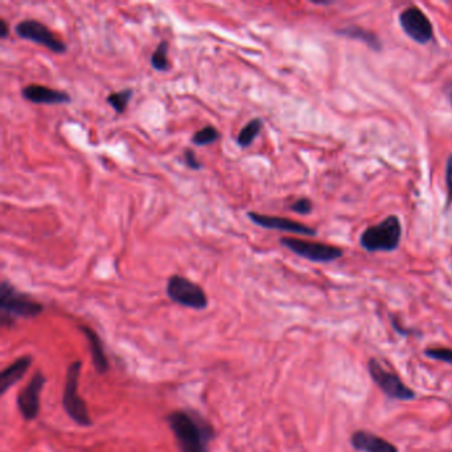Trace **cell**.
<instances>
[{
  "label": "cell",
  "instance_id": "obj_1",
  "mask_svg": "<svg viewBox=\"0 0 452 452\" xmlns=\"http://www.w3.org/2000/svg\"><path fill=\"white\" fill-rule=\"evenodd\" d=\"M179 452H207L214 439V428L194 411H173L167 415Z\"/></svg>",
  "mask_w": 452,
  "mask_h": 452
},
{
  "label": "cell",
  "instance_id": "obj_2",
  "mask_svg": "<svg viewBox=\"0 0 452 452\" xmlns=\"http://www.w3.org/2000/svg\"><path fill=\"white\" fill-rule=\"evenodd\" d=\"M402 239V224L396 215H389L381 223L368 227L359 236V244L369 252H393Z\"/></svg>",
  "mask_w": 452,
  "mask_h": 452
},
{
  "label": "cell",
  "instance_id": "obj_3",
  "mask_svg": "<svg viewBox=\"0 0 452 452\" xmlns=\"http://www.w3.org/2000/svg\"><path fill=\"white\" fill-rule=\"evenodd\" d=\"M81 362H72L67 370L64 393H63V407L68 414L69 418L81 427L92 426V418L86 407V403L82 400L79 393Z\"/></svg>",
  "mask_w": 452,
  "mask_h": 452
},
{
  "label": "cell",
  "instance_id": "obj_4",
  "mask_svg": "<svg viewBox=\"0 0 452 452\" xmlns=\"http://www.w3.org/2000/svg\"><path fill=\"white\" fill-rule=\"evenodd\" d=\"M40 302L33 300L26 293L19 292L16 288L3 280L0 284V311L3 318L8 317H23L32 318L40 315L42 312Z\"/></svg>",
  "mask_w": 452,
  "mask_h": 452
},
{
  "label": "cell",
  "instance_id": "obj_5",
  "mask_svg": "<svg viewBox=\"0 0 452 452\" xmlns=\"http://www.w3.org/2000/svg\"><path fill=\"white\" fill-rule=\"evenodd\" d=\"M366 366L373 382L380 387L386 397L396 400H414L416 398V393L394 371L386 369L377 358H369Z\"/></svg>",
  "mask_w": 452,
  "mask_h": 452
},
{
  "label": "cell",
  "instance_id": "obj_6",
  "mask_svg": "<svg viewBox=\"0 0 452 452\" xmlns=\"http://www.w3.org/2000/svg\"><path fill=\"white\" fill-rule=\"evenodd\" d=\"M166 293L171 302L195 311L205 309L208 305L203 288L180 274H174L167 280Z\"/></svg>",
  "mask_w": 452,
  "mask_h": 452
},
{
  "label": "cell",
  "instance_id": "obj_7",
  "mask_svg": "<svg viewBox=\"0 0 452 452\" xmlns=\"http://www.w3.org/2000/svg\"><path fill=\"white\" fill-rule=\"evenodd\" d=\"M280 244L302 259L313 263H332L343 256V251L340 247L308 242L296 237H281Z\"/></svg>",
  "mask_w": 452,
  "mask_h": 452
},
{
  "label": "cell",
  "instance_id": "obj_8",
  "mask_svg": "<svg viewBox=\"0 0 452 452\" xmlns=\"http://www.w3.org/2000/svg\"><path fill=\"white\" fill-rule=\"evenodd\" d=\"M15 33L20 39L36 42L57 55H63L67 52L65 42L60 40L49 28L38 20L26 19L19 22L15 26Z\"/></svg>",
  "mask_w": 452,
  "mask_h": 452
},
{
  "label": "cell",
  "instance_id": "obj_9",
  "mask_svg": "<svg viewBox=\"0 0 452 452\" xmlns=\"http://www.w3.org/2000/svg\"><path fill=\"white\" fill-rule=\"evenodd\" d=\"M399 26L411 40L426 45L434 39V27L425 13L411 6L399 14Z\"/></svg>",
  "mask_w": 452,
  "mask_h": 452
},
{
  "label": "cell",
  "instance_id": "obj_10",
  "mask_svg": "<svg viewBox=\"0 0 452 452\" xmlns=\"http://www.w3.org/2000/svg\"><path fill=\"white\" fill-rule=\"evenodd\" d=\"M45 384V377L40 371L35 373L32 380L17 396V409L26 421H33L40 412V393Z\"/></svg>",
  "mask_w": 452,
  "mask_h": 452
},
{
  "label": "cell",
  "instance_id": "obj_11",
  "mask_svg": "<svg viewBox=\"0 0 452 452\" xmlns=\"http://www.w3.org/2000/svg\"><path fill=\"white\" fill-rule=\"evenodd\" d=\"M247 217L249 218V220L254 224L259 226L261 228L297 233V235H304V236H315L317 235L315 228L305 226L300 221L288 219V218H283V217H270V215H263V214L254 212V211H249L247 214Z\"/></svg>",
  "mask_w": 452,
  "mask_h": 452
},
{
  "label": "cell",
  "instance_id": "obj_12",
  "mask_svg": "<svg viewBox=\"0 0 452 452\" xmlns=\"http://www.w3.org/2000/svg\"><path fill=\"white\" fill-rule=\"evenodd\" d=\"M22 97L36 105H65L72 97L65 91H59L39 84H29L22 89Z\"/></svg>",
  "mask_w": 452,
  "mask_h": 452
},
{
  "label": "cell",
  "instance_id": "obj_13",
  "mask_svg": "<svg viewBox=\"0 0 452 452\" xmlns=\"http://www.w3.org/2000/svg\"><path fill=\"white\" fill-rule=\"evenodd\" d=\"M350 444L358 452H399L397 446L368 430H357L350 437Z\"/></svg>",
  "mask_w": 452,
  "mask_h": 452
},
{
  "label": "cell",
  "instance_id": "obj_14",
  "mask_svg": "<svg viewBox=\"0 0 452 452\" xmlns=\"http://www.w3.org/2000/svg\"><path fill=\"white\" fill-rule=\"evenodd\" d=\"M32 364V358L29 356H23L17 358L8 368L3 370L0 375V393L4 394L10 387L17 384L27 373Z\"/></svg>",
  "mask_w": 452,
  "mask_h": 452
},
{
  "label": "cell",
  "instance_id": "obj_15",
  "mask_svg": "<svg viewBox=\"0 0 452 452\" xmlns=\"http://www.w3.org/2000/svg\"><path fill=\"white\" fill-rule=\"evenodd\" d=\"M336 35L348 38L352 40L362 41L365 45H368L370 49L374 52H381L384 48L382 40L377 33L369 31L366 28L358 27V26H349V27L340 28L336 31Z\"/></svg>",
  "mask_w": 452,
  "mask_h": 452
},
{
  "label": "cell",
  "instance_id": "obj_16",
  "mask_svg": "<svg viewBox=\"0 0 452 452\" xmlns=\"http://www.w3.org/2000/svg\"><path fill=\"white\" fill-rule=\"evenodd\" d=\"M80 329H81L84 336L86 337L88 343H89L93 366H95L97 373L98 374L107 373L109 369V362H108V358L105 354V350H104V345H102V341L100 340L98 334L95 330H92L88 327H80Z\"/></svg>",
  "mask_w": 452,
  "mask_h": 452
},
{
  "label": "cell",
  "instance_id": "obj_17",
  "mask_svg": "<svg viewBox=\"0 0 452 452\" xmlns=\"http://www.w3.org/2000/svg\"><path fill=\"white\" fill-rule=\"evenodd\" d=\"M263 120L256 117V118H252L251 121L242 127V130L239 132L237 137H236V143L242 148V149H247L249 148L254 141L258 138V136L260 134L261 129H263Z\"/></svg>",
  "mask_w": 452,
  "mask_h": 452
},
{
  "label": "cell",
  "instance_id": "obj_18",
  "mask_svg": "<svg viewBox=\"0 0 452 452\" xmlns=\"http://www.w3.org/2000/svg\"><path fill=\"white\" fill-rule=\"evenodd\" d=\"M169 42L164 40L161 41L154 52L150 56L151 68L158 70V72H166L170 69V63H169Z\"/></svg>",
  "mask_w": 452,
  "mask_h": 452
},
{
  "label": "cell",
  "instance_id": "obj_19",
  "mask_svg": "<svg viewBox=\"0 0 452 452\" xmlns=\"http://www.w3.org/2000/svg\"><path fill=\"white\" fill-rule=\"evenodd\" d=\"M220 138V132L211 125H207L205 127L199 129L198 132L194 133L192 137V143L195 146H207L214 142H217Z\"/></svg>",
  "mask_w": 452,
  "mask_h": 452
},
{
  "label": "cell",
  "instance_id": "obj_20",
  "mask_svg": "<svg viewBox=\"0 0 452 452\" xmlns=\"http://www.w3.org/2000/svg\"><path fill=\"white\" fill-rule=\"evenodd\" d=\"M133 97V89L132 88H126L120 92H113L110 93L109 96L107 97V102L109 104L113 110L118 114H123V111L127 108L129 101Z\"/></svg>",
  "mask_w": 452,
  "mask_h": 452
},
{
  "label": "cell",
  "instance_id": "obj_21",
  "mask_svg": "<svg viewBox=\"0 0 452 452\" xmlns=\"http://www.w3.org/2000/svg\"><path fill=\"white\" fill-rule=\"evenodd\" d=\"M425 356L435 361H440L444 364L452 365V349L451 348H426Z\"/></svg>",
  "mask_w": 452,
  "mask_h": 452
},
{
  "label": "cell",
  "instance_id": "obj_22",
  "mask_svg": "<svg viewBox=\"0 0 452 452\" xmlns=\"http://www.w3.org/2000/svg\"><path fill=\"white\" fill-rule=\"evenodd\" d=\"M290 210L296 214H300V215H308L312 212L313 210V203L311 199L308 198H299L297 201H295L292 205H290Z\"/></svg>",
  "mask_w": 452,
  "mask_h": 452
},
{
  "label": "cell",
  "instance_id": "obj_23",
  "mask_svg": "<svg viewBox=\"0 0 452 452\" xmlns=\"http://www.w3.org/2000/svg\"><path fill=\"white\" fill-rule=\"evenodd\" d=\"M183 162L192 170H201L203 166L192 149H186L183 151Z\"/></svg>",
  "mask_w": 452,
  "mask_h": 452
},
{
  "label": "cell",
  "instance_id": "obj_24",
  "mask_svg": "<svg viewBox=\"0 0 452 452\" xmlns=\"http://www.w3.org/2000/svg\"><path fill=\"white\" fill-rule=\"evenodd\" d=\"M446 186H447L449 201H450V203H452V153L449 155V159L446 164Z\"/></svg>",
  "mask_w": 452,
  "mask_h": 452
},
{
  "label": "cell",
  "instance_id": "obj_25",
  "mask_svg": "<svg viewBox=\"0 0 452 452\" xmlns=\"http://www.w3.org/2000/svg\"><path fill=\"white\" fill-rule=\"evenodd\" d=\"M390 320H391V325H393V328H394V330L397 332L398 334H402V336H410V329L403 328V327L400 325V322L398 321L397 317L390 315Z\"/></svg>",
  "mask_w": 452,
  "mask_h": 452
},
{
  "label": "cell",
  "instance_id": "obj_26",
  "mask_svg": "<svg viewBox=\"0 0 452 452\" xmlns=\"http://www.w3.org/2000/svg\"><path fill=\"white\" fill-rule=\"evenodd\" d=\"M10 35V29H8V24L4 19H0V38L1 39H7Z\"/></svg>",
  "mask_w": 452,
  "mask_h": 452
},
{
  "label": "cell",
  "instance_id": "obj_27",
  "mask_svg": "<svg viewBox=\"0 0 452 452\" xmlns=\"http://www.w3.org/2000/svg\"><path fill=\"white\" fill-rule=\"evenodd\" d=\"M443 92H444V96L447 98L449 104L452 107V80L451 81L447 82L443 88Z\"/></svg>",
  "mask_w": 452,
  "mask_h": 452
},
{
  "label": "cell",
  "instance_id": "obj_28",
  "mask_svg": "<svg viewBox=\"0 0 452 452\" xmlns=\"http://www.w3.org/2000/svg\"><path fill=\"white\" fill-rule=\"evenodd\" d=\"M313 4L315 6H330V4H333V1H313Z\"/></svg>",
  "mask_w": 452,
  "mask_h": 452
}]
</instances>
